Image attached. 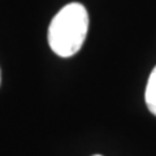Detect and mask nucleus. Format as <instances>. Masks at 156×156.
<instances>
[{"mask_svg": "<svg viewBox=\"0 0 156 156\" xmlns=\"http://www.w3.org/2000/svg\"><path fill=\"white\" fill-rule=\"evenodd\" d=\"M89 13L83 4L62 7L48 26V44L60 57H70L82 48L89 31Z\"/></svg>", "mask_w": 156, "mask_h": 156, "instance_id": "obj_1", "label": "nucleus"}, {"mask_svg": "<svg viewBox=\"0 0 156 156\" xmlns=\"http://www.w3.org/2000/svg\"><path fill=\"white\" fill-rule=\"evenodd\" d=\"M92 156H103V155H92Z\"/></svg>", "mask_w": 156, "mask_h": 156, "instance_id": "obj_4", "label": "nucleus"}, {"mask_svg": "<svg viewBox=\"0 0 156 156\" xmlns=\"http://www.w3.org/2000/svg\"><path fill=\"white\" fill-rule=\"evenodd\" d=\"M144 100L148 111L154 116H156V66L152 69L148 77L146 92H144Z\"/></svg>", "mask_w": 156, "mask_h": 156, "instance_id": "obj_2", "label": "nucleus"}, {"mask_svg": "<svg viewBox=\"0 0 156 156\" xmlns=\"http://www.w3.org/2000/svg\"><path fill=\"white\" fill-rule=\"evenodd\" d=\"M0 82H2V73H0Z\"/></svg>", "mask_w": 156, "mask_h": 156, "instance_id": "obj_3", "label": "nucleus"}]
</instances>
